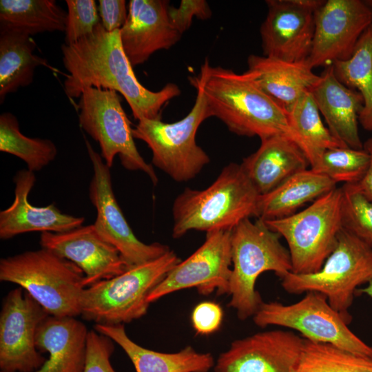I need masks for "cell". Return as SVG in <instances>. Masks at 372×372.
Returning a JSON list of instances; mask_svg holds the SVG:
<instances>
[{
    "instance_id": "cell-1",
    "label": "cell",
    "mask_w": 372,
    "mask_h": 372,
    "mask_svg": "<svg viewBox=\"0 0 372 372\" xmlns=\"http://www.w3.org/2000/svg\"><path fill=\"white\" fill-rule=\"evenodd\" d=\"M63 63L68 72L63 83L69 99L81 96L87 87L121 93L135 119H161V109L180 94L177 85L167 83L151 91L139 83L121 42L120 30L109 32L101 23L75 43L61 46Z\"/></svg>"
},
{
    "instance_id": "cell-2",
    "label": "cell",
    "mask_w": 372,
    "mask_h": 372,
    "mask_svg": "<svg viewBox=\"0 0 372 372\" xmlns=\"http://www.w3.org/2000/svg\"><path fill=\"white\" fill-rule=\"evenodd\" d=\"M189 81L202 90L210 117L220 119L230 132L258 136L260 141L285 136L300 146L287 112L245 72L238 74L220 66L212 67L206 59L198 76L190 77Z\"/></svg>"
},
{
    "instance_id": "cell-3",
    "label": "cell",
    "mask_w": 372,
    "mask_h": 372,
    "mask_svg": "<svg viewBox=\"0 0 372 372\" xmlns=\"http://www.w3.org/2000/svg\"><path fill=\"white\" fill-rule=\"evenodd\" d=\"M260 194L240 164L231 163L202 190L185 188L172 206V236L189 231L206 233L232 230L247 218L256 217Z\"/></svg>"
},
{
    "instance_id": "cell-4",
    "label": "cell",
    "mask_w": 372,
    "mask_h": 372,
    "mask_svg": "<svg viewBox=\"0 0 372 372\" xmlns=\"http://www.w3.org/2000/svg\"><path fill=\"white\" fill-rule=\"evenodd\" d=\"M280 237L259 218H247L231 231L229 305L241 320L253 317L263 302L256 289L260 275L273 271L281 279L292 271L289 251Z\"/></svg>"
},
{
    "instance_id": "cell-5",
    "label": "cell",
    "mask_w": 372,
    "mask_h": 372,
    "mask_svg": "<svg viewBox=\"0 0 372 372\" xmlns=\"http://www.w3.org/2000/svg\"><path fill=\"white\" fill-rule=\"evenodd\" d=\"M0 280L18 285L50 316L81 315L85 276L72 262L45 248L0 260Z\"/></svg>"
},
{
    "instance_id": "cell-6",
    "label": "cell",
    "mask_w": 372,
    "mask_h": 372,
    "mask_svg": "<svg viewBox=\"0 0 372 372\" xmlns=\"http://www.w3.org/2000/svg\"><path fill=\"white\" fill-rule=\"evenodd\" d=\"M181 261L169 250L161 256L127 269L112 278L85 288L80 298L81 315L101 324H124L145 316L152 291Z\"/></svg>"
},
{
    "instance_id": "cell-7",
    "label": "cell",
    "mask_w": 372,
    "mask_h": 372,
    "mask_svg": "<svg viewBox=\"0 0 372 372\" xmlns=\"http://www.w3.org/2000/svg\"><path fill=\"white\" fill-rule=\"evenodd\" d=\"M371 278L372 248L342 228L334 249L318 271L304 274L291 271L281 278V285L291 294H323L349 324V309L357 288Z\"/></svg>"
},
{
    "instance_id": "cell-8",
    "label": "cell",
    "mask_w": 372,
    "mask_h": 372,
    "mask_svg": "<svg viewBox=\"0 0 372 372\" xmlns=\"http://www.w3.org/2000/svg\"><path fill=\"white\" fill-rule=\"evenodd\" d=\"M265 223L287 241L291 272H316L334 249L342 229V189L335 187L300 211Z\"/></svg>"
},
{
    "instance_id": "cell-9",
    "label": "cell",
    "mask_w": 372,
    "mask_h": 372,
    "mask_svg": "<svg viewBox=\"0 0 372 372\" xmlns=\"http://www.w3.org/2000/svg\"><path fill=\"white\" fill-rule=\"evenodd\" d=\"M195 88L194 105L182 119L174 123L142 119L132 130L134 138L145 142L152 150L153 165L177 182L192 180L210 161L196 141L199 126L210 115L202 90Z\"/></svg>"
},
{
    "instance_id": "cell-10",
    "label": "cell",
    "mask_w": 372,
    "mask_h": 372,
    "mask_svg": "<svg viewBox=\"0 0 372 372\" xmlns=\"http://www.w3.org/2000/svg\"><path fill=\"white\" fill-rule=\"evenodd\" d=\"M258 327L280 326L300 332L313 342L328 344L353 355L372 360V347L348 327L322 293L311 291L291 304L262 302L252 317Z\"/></svg>"
},
{
    "instance_id": "cell-11",
    "label": "cell",
    "mask_w": 372,
    "mask_h": 372,
    "mask_svg": "<svg viewBox=\"0 0 372 372\" xmlns=\"http://www.w3.org/2000/svg\"><path fill=\"white\" fill-rule=\"evenodd\" d=\"M81 127L101 148V156L110 168L118 155L128 170L141 171L156 185L158 177L152 166L139 154L134 143L131 122L121 105L117 92L107 89L87 87L78 104Z\"/></svg>"
},
{
    "instance_id": "cell-12",
    "label": "cell",
    "mask_w": 372,
    "mask_h": 372,
    "mask_svg": "<svg viewBox=\"0 0 372 372\" xmlns=\"http://www.w3.org/2000/svg\"><path fill=\"white\" fill-rule=\"evenodd\" d=\"M85 143L94 171L89 197L96 211L93 225L99 234L119 251L128 268L154 260L169 251L167 245L145 244L137 238L116 199L110 168L87 139Z\"/></svg>"
},
{
    "instance_id": "cell-13",
    "label": "cell",
    "mask_w": 372,
    "mask_h": 372,
    "mask_svg": "<svg viewBox=\"0 0 372 372\" xmlns=\"http://www.w3.org/2000/svg\"><path fill=\"white\" fill-rule=\"evenodd\" d=\"M50 314L22 287L5 297L0 313V372H33L46 358L38 350V327Z\"/></svg>"
},
{
    "instance_id": "cell-14",
    "label": "cell",
    "mask_w": 372,
    "mask_h": 372,
    "mask_svg": "<svg viewBox=\"0 0 372 372\" xmlns=\"http://www.w3.org/2000/svg\"><path fill=\"white\" fill-rule=\"evenodd\" d=\"M231 231L207 233L203 245L174 266L152 291L154 302L172 293L189 288L202 295L228 294L231 273Z\"/></svg>"
},
{
    "instance_id": "cell-15",
    "label": "cell",
    "mask_w": 372,
    "mask_h": 372,
    "mask_svg": "<svg viewBox=\"0 0 372 372\" xmlns=\"http://www.w3.org/2000/svg\"><path fill=\"white\" fill-rule=\"evenodd\" d=\"M315 32L307 63L311 68L329 67L353 54L372 23V9L364 1L327 0L314 13Z\"/></svg>"
},
{
    "instance_id": "cell-16",
    "label": "cell",
    "mask_w": 372,
    "mask_h": 372,
    "mask_svg": "<svg viewBox=\"0 0 372 372\" xmlns=\"http://www.w3.org/2000/svg\"><path fill=\"white\" fill-rule=\"evenodd\" d=\"M304 338L291 331H262L236 340L216 360L215 372H296Z\"/></svg>"
},
{
    "instance_id": "cell-17",
    "label": "cell",
    "mask_w": 372,
    "mask_h": 372,
    "mask_svg": "<svg viewBox=\"0 0 372 372\" xmlns=\"http://www.w3.org/2000/svg\"><path fill=\"white\" fill-rule=\"evenodd\" d=\"M260 29L263 56L289 62L308 59L315 32V12L298 0H267Z\"/></svg>"
},
{
    "instance_id": "cell-18",
    "label": "cell",
    "mask_w": 372,
    "mask_h": 372,
    "mask_svg": "<svg viewBox=\"0 0 372 372\" xmlns=\"http://www.w3.org/2000/svg\"><path fill=\"white\" fill-rule=\"evenodd\" d=\"M40 245L77 265L84 273L85 288L128 269L119 251L93 224L61 233L42 232Z\"/></svg>"
},
{
    "instance_id": "cell-19",
    "label": "cell",
    "mask_w": 372,
    "mask_h": 372,
    "mask_svg": "<svg viewBox=\"0 0 372 372\" xmlns=\"http://www.w3.org/2000/svg\"><path fill=\"white\" fill-rule=\"evenodd\" d=\"M169 1L131 0L127 19L120 30L123 49L132 66L144 63L160 50H167L181 34L171 25Z\"/></svg>"
},
{
    "instance_id": "cell-20",
    "label": "cell",
    "mask_w": 372,
    "mask_h": 372,
    "mask_svg": "<svg viewBox=\"0 0 372 372\" xmlns=\"http://www.w3.org/2000/svg\"><path fill=\"white\" fill-rule=\"evenodd\" d=\"M14 200L0 211V238L10 239L32 231L65 232L83 225V217L63 213L52 203L45 207L33 206L28 196L36 182L34 172L20 169L14 176Z\"/></svg>"
},
{
    "instance_id": "cell-21",
    "label": "cell",
    "mask_w": 372,
    "mask_h": 372,
    "mask_svg": "<svg viewBox=\"0 0 372 372\" xmlns=\"http://www.w3.org/2000/svg\"><path fill=\"white\" fill-rule=\"evenodd\" d=\"M310 92L331 134L347 147L363 149L358 131L364 107L362 94L342 83L332 65L325 68Z\"/></svg>"
},
{
    "instance_id": "cell-22",
    "label": "cell",
    "mask_w": 372,
    "mask_h": 372,
    "mask_svg": "<svg viewBox=\"0 0 372 372\" xmlns=\"http://www.w3.org/2000/svg\"><path fill=\"white\" fill-rule=\"evenodd\" d=\"M247 67L245 72L287 114L320 79L307 61L289 62L251 54Z\"/></svg>"
},
{
    "instance_id": "cell-23",
    "label": "cell",
    "mask_w": 372,
    "mask_h": 372,
    "mask_svg": "<svg viewBox=\"0 0 372 372\" xmlns=\"http://www.w3.org/2000/svg\"><path fill=\"white\" fill-rule=\"evenodd\" d=\"M240 165L260 195L269 193L291 176L310 167L300 146L281 135L261 140L259 148L243 158Z\"/></svg>"
},
{
    "instance_id": "cell-24",
    "label": "cell",
    "mask_w": 372,
    "mask_h": 372,
    "mask_svg": "<svg viewBox=\"0 0 372 372\" xmlns=\"http://www.w3.org/2000/svg\"><path fill=\"white\" fill-rule=\"evenodd\" d=\"M88 331L74 317L48 316L37 328V348L48 358L33 372H83Z\"/></svg>"
},
{
    "instance_id": "cell-25",
    "label": "cell",
    "mask_w": 372,
    "mask_h": 372,
    "mask_svg": "<svg viewBox=\"0 0 372 372\" xmlns=\"http://www.w3.org/2000/svg\"><path fill=\"white\" fill-rule=\"evenodd\" d=\"M94 329L122 348L136 372H209L215 365L210 353L198 352L191 346L174 353L144 348L128 337L124 324H96Z\"/></svg>"
},
{
    "instance_id": "cell-26",
    "label": "cell",
    "mask_w": 372,
    "mask_h": 372,
    "mask_svg": "<svg viewBox=\"0 0 372 372\" xmlns=\"http://www.w3.org/2000/svg\"><path fill=\"white\" fill-rule=\"evenodd\" d=\"M336 185L311 168L301 171L269 193L260 195L256 217L267 221L291 216L307 203L335 189Z\"/></svg>"
},
{
    "instance_id": "cell-27",
    "label": "cell",
    "mask_w": 372,
    "mask_h": 372,
    "mask_svg": "<svg viewBox=\"0 0 372 372\" xmlns=\"http://www.w3.org/2000/svg\"><path fill=\"white\" fill-rule=\"evenodd\" d=\"M36 43L25 33L0 31V102L20 87L30 85L34 70L47 61L34 54Z\"/></svg>"
},
{
    "instance_id": "cell-28",
    "label": "cell",
    "mask_w": 372,
    "mask_h": 372,
    "mask_svg": "<svg viewBox=\"0 0 372 372\" xmlns=\"http://www.w3.org/2000/svg\"><path fill=\"white\" fill-rule=\"evenodd\" d=\"M67 12L54 0H1L0 31L30 36L46 32H64Z\"/></svg>"
},
{
    "instance_id": "cell-29",
    "label": "cell",
    "mask_w": 372,
    "mask_h": 372,
    "mask_svg": "<svg viewBox=\"0 0 372 372\" xmlns=\"http://www.w3.org/2000/svg\"><path fill=\"white\" fill-rule=\"evenodd\" d=\"M332 66L342 83L362 94L364 107L359 123L364 130L372 132V23L360 37L352 56Z\"/></svg>"
},
{
    "instance_id": "cell-30",
    "label": "cell",
    "mask_w": 372,
    "mask_h": 372,
    "mask_svg": "<svg viewBox=\"0 0 372 372\" xmlns=\"http://www.w3.org/2000/svg\"><path fill=\"white\" fill-rule=\"evenodd\" d=\"M310 92L304 94L287 113L291 127L297 135L300 147L310 167L325 150L347 147L336 139L325 127Z\"/></svg>"
},
{
    "instance_id": "cell-31",
    "label": "cell",
    "mask_w": 372,
    "mask_h": 372,
    "mask_svg": "<svg viewBox=\"0 0 372 372\" xmlns=\"http://www.w3.org/2000/svg\"><path fill=\"white\" fill-rule=\"evenodd\" d=\"M0 151L21 158L32 172L49 165L58 152L51 140L30 138L22 134L17 117L10 112L0 115Z\"/></svg>"
},
{
    "instance_id": "cell-32",
    "label": "cell",
    "mask_w": 372,
    "mask_h": 372,
    "mask_svg": "<svg viewBox=\"0 0 372 372\" xmlns=\"http://www.w3.org/2000/svg\"><path fill=\"white\" fill-rule=\"evenodd\" d=\"M371 366L372 360L304 338L296 372H369Z\"/></svg>"
},
{
    "instance_id": "cell-33",
    "label": "cell",
    "mask_w": 372,
    "mask_h": 372,
    "mask_svg": "<svg viewBox=\"0 0 372 372\" xmlns=\"http://www.w3.org/2000/svg\"><path fill=\"white\" fill-rule=\"evenodd\" d=\"M369 155L363 148L338 147L323 152L310 167L335 183H358L369 165Z\"/></svg>"
},
{
    "instance_id": "cell-34",
    "label": "cell",
    "mask_w": 372,
    "mask_h": 372,
    "mask_svg": "<svg viewBox=\"0 0 372 372\" xmlns=\"http://www.w3.org/2000/svg\"><path fill=\"white\" fill-rule=\"evenodd\" d=\"M341 189L342 228L372 248V203L356 184Z\"/></svg>"
},
{
    "instance_id": "cell-35",
    "label": "cell",
    "mask_w": 372,
    "mask_h": 372,
    "mask_svg": "<svg viewBox=\"0 0 372 372\" xmlns=\"http://www.w3.org/2000/svg\"><path fill=\"white\" fill-rule=\"evenodd\" d=\"M68 12L65 44L75 43L90 34L101 23L94 0H66Z\"/></svg>"
},
{
    "instance_id": "cell-36",
    "label": "cell",
    "mask_w": 372,
    "mask_h": 372,
    "mask_svg": "<svg viewBox=\"0 0 372 372\" xmlns=\"http://www.w3.org/2000/svg\"><path fill=\"white\" fill-rule=\"evenodd\" d=\"M113 342L95 329L88 331L83 372H116L110 362Z\"/></svg>"
},
{
    "instance_id": "cell-37",
    "label": "cell",
    "mask_w": 372,
    "mask_h": 372,
    "mask_svg": "<svg viewBox=\"0 0 372 372\" xmlns=\"http://www.w3.org/2000/svg\"><path fill=\"white\" fill-rule=\"evenodd\" d=\"M212 13L205 0H182L178 8L169 6L168 17L171 25L181 34L192 25V19H207Z\"/></svg>"
},
{
    "instance_id": "cell-38",
    "label": "cell",
    "mask_w": 372,
    "mask_h": 372,
    "mask_svg": "<svg viewBox=\"0 0 372 372\" xmlns=\"http://www.w3.org/2000/svg\"><path fill=\"white\" fill-rule=\"evenodd\" d=\"M223 310L216 302L205 301L193 309L191 320L195 331L207 335L218 331L223 320Z\"/></svg>"
},
{
    "instance_id": "cell-39",
    "label": "cell",
    "mask_w": 372,
    "mask_h": 372,
    "mask_svg": "<svg viewBox=\"0 0 372 372\" xmlns=\"http://www.w3.org/2000/svg\"><path fill=\"white\" fill-rule=\"evenodd\" d=\"M99 12L101 23L109 32L121 30L127 17L124 0H99Z\"/></svg>"
},
{
    "instance_id": "cell-40",
    "label": "cell",
    "mask_w": 372,
    "mask_h": 372,
    "mask_svg": "<svg viewBox=\"0 0 372 372\" xmlns=\"http://www.w3.org/2000/svg\"><path fill=\"white\" fill-rule=\"evenodd\" d=\"M363 148L369 155V165L362 178L355 184L360 191L372 203V138L363 144Z\"/></svg>"
},
{
    "instance_id": "cell-41",
    "label": "cell",
    "mask_w": 372,
    "mask_h": 372,
    "mask_svg": "<svg viewBox=\"0 0 372 372\" xmlns=\"http://www.w3.org/2000/svg\"><path fill=\"white\" fill-rule=\"evenodd\" d=\"M360 293H364L372 298V278L367 283L366 287L364 288L357 290Z\"/></svg>"
},
{
    "instance_id": "cell-42",
    "label": "cell",
    "mask_w": 372,
    "mask_h": 372,
    "mask_svg": "<svg viewBox=\"0 0 372 372\" xmlns=\"http://www.w3.org/2000/svg\"><path fill=\"white\" fill-rule=\"evenodd\" d=\"M366 4L372 9V0L364 1Z\"/></svg>"
},
{
    "instance_id": "cell-43",
    "label": "cell",
    "mask_w": 372,
    "mask_h": 372,
    "mask_svg": "<svg viewBox=\"0 0 372 372\" xmlns=\"http://www.w3.org/2000/svg\"><path fill=\"white\" fill-rule=\"evenodd\" d=\"M369 372H372V366H371V368L369 369Z\"/></svg>"
}]
</instances>
